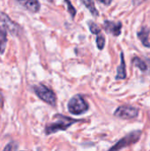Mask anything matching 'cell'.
I'll list each match as a JSON object with an SVG mask.
<instances>
[{"label": "cell", "mask_w": 150, "mask_h": 151, "mask_svg": "<svg viewBox=\"0 0 150 151\" xmlns=\"http://www.w3.org/2000/svg\"><path fill=\"white\" fill-rule=\"evenodd\" d=\"M81 120L80 119H74L66 116H64L62 114H56L53 117V121L50 122L45 127V134L47 135L55 134L59 131H65L68 129L71 126L74 125L75 123H78Z\"/></svg>", "instance_id": "obj_1"}, {"label": "cell", "mask_w": 150, "mask_h": 151, "mask_svg": "<svg viewBox=\"0 0 150 151\" xmlns=\"http://www.w3.org/2000/svg\"><path fill=\"white\" fill-rule=\"evenodd\" d=\"M68 111L72 115H81L88 111L89 105L84 99L82 95H75L72 96L67 104Z\"/></svg>", "instance_id": "obj_2"}, {"label": "cell", "mask_w": 150, "mask_h": 151, "mask_svg": "<svg viewBox=\"0 0 150 151\" xmlns=\"http://www.w3.org/2000/svg\"><path fill=\"white\" fill-rule=\"evenodd\" d=\"M33 89L35 95L41 100H42L43 102H45L46 104L51 106H56L57 97H56L55 93L50 88H49L43 84H38L36 86H34Z\"/></svg>", "instance_id": "obj_3"}, {"label": "cell", "mask_w": 150, "mask_h": 151, "mask_svg": "<svg viewBox=\"0 0 150 151\" xmlns=\"http://www.w3.org/2000/svg\"><path fill=\"white\" fill-rule=\"evenodd\" d=\"M142 132L141 130L138 131H133L132 133H130L129 134L126 135L123 139H121L120 141H118L113 147H111L110 150H119L122 149H125L128 146H131L133 144H135L136 142H139V140L141 139Z\"/></svg>", "instance_id": "obj_4"}, {"label": "cell", "mask_w": 150, "mask_h": 151, "mask_svg": "<svg viewBox=\"0 0 150 151\" xmlns=\"http://www.w3.org/2000/svg\"><path fill=\"white\" fill-rule=\"evenodd\" d=\"M139 109L131 105L119 106L115 111L114 116L121 119H132L138 116Z\"/></svg>", "instance_id": "obj_5"}, {"label": "cell", "mask_w": 150, "mask_h": 151, "mask_svg": "<svg viewBox=\"0 0 150 151\" xmlns=\"http://www.w3.org/2000/svg\"><path fill=\"white\" fill-rule=\"evenodd\" d=\"M0 20L3 23L2 25H4L6 27V29L11 35H19V34L21 31L20 27L17 23L13 22L5 13L0 12Z\"/></svg>", "instance_id": "obj_6"}, {"label": "cell", "mask_w": 150, "mask_h": 151, "mask_svg": "<svg viewBox=\"0 0 150 151\" xmlns=\"http://www.w3.org/2000/svg\"><path fill=\"white\" fill-rule=\"evenodd\" d=\"M103 27L107 33L111 34L114 36H119L121 34L122 23L119 21L115 22V21H111V20H104Z\"/></svg>", "instance_id": "obj_7"}, {"label": "cell", "mask_w": 150, "mask_h": 151, "mask_svg": "<svg viewBox=\"0 0 150 151\" xmlns=\"http://www.w3.org/2000/svg\"><path fill=\"white\" fill-rule=\"evenodd\" d=\"M20 5L32 12H38L41 4L38 0H16Z\"/></svg>", "instance_id": "obj_8"}, {"label": "cell", "mask_w": 150, "mask_h": 151, "mask_svg": "<svg viewBox=\"0 0 150 151\" xmlns=\"http://www.w3.org/2000/svg\"><path fill=\"white\" fill-rule=\"evenodd\" d=\"M150 29L147 27H141L137 34L138 37L140 38L141 42H142V44L147 47V48H150V42L149 41V37Z\"/></svg>", "instance_id": "obj_9"}, {"label": "cell", "mask_w": 150, "mask_h": 151, "mask_svg": "<svg viewBox=\"0 0 150 151\" xmlns=\"http://www.w3.org/2000/svg\"><path fill=\"white\" fill-rule=\"evenodd\" d=\"M120 65H118L117 69V75H116V80H125L126 78V62H125V58H124V53H120Z\"/></svg>", "instance_id": "obj_10"}, {"label": "cell", "mask_w": 150, "mask_h": 151, "mask_svg": "<svg viewBox=\"0 0 150 151\" xmlns=\"http://www.w3.org/2000/svg\"><path fill=\"white\" fill-rule=\"evenodd\" d=\"M7 29L4 25L0 26V54H3L5 50L7 42Z\"/></svg>", "instance_id": "obj_11"}, {"label": "cell", "mask_w": 150, "mask_h": 151, "mask_svg": "<svg viewBox=\"0 0 150 151\" xmlns=\"http://www.w3.org/2000/svg\"><path fill=\"white\" fill-rule=\"evenodd\" d=\"M80 2L88 9V11L90 12V13L95 16V17H97L99 15V12L95 5V3H94V0H80Z\"/></svg>", "instance_id": "obj_12"}, {"label": "cell", "mask_w": 150, "mask_h": 151, "mask_svg": "<svg viewBox=\"0 0 150 151\" xmlns=\"http://www.w3.org/2000/svg\"><path fill=\"white\" fill-rule=\"evenodd\" d=\"M132 63H133V65L134 66L138 67L142 72H146L148 70V65H147V63L144 60H142L141 58H140L139 57H134L132 59Z\"/></svg>", "instance_id": "obj_13"}, {"label": "cell", "mask_w": 150, "mask_h": 151, "mask_svg": "<svg viewBox=\"0 0 150 151\" xmlns=\"http://www.w3.org/2000/svg\"><path fill=\"white\" fill-rule=\"evenodd\" d=\"M88 27H89V30L90 32L93 34V35H99L101 34V28L93 21H88Z\"/></svg>", "instance_id": "obj_14"}, {"label": "cell", "mask_w": 150, "mask_h": 151, "mask_svg": "<svg viewBox=\"0 0 150 151\" xmlns=\"http://www.w3.org/2000/svg\"><path fill=\"white\" fill-rule=\"evenodd\" d=\"M96 45H97V48L99 50H103L104 48V45H105V38H104V35H102V34L97 35V37H96Z\"/></svg>", "instance_id": "obj_15"}, {"label": "cell", "mask_w": 150, "mask_h": 151, "mask_svg": "<svg viewBox=\"0 0 150 151\" xmlns=\"http://www.w3.org/2000/svg\"><path fill=\"white\" fill-rule=\"evenodd\" d=\"M65 4H66V5H67L68 12L70 13L71 17L73 19V18L75 17V15H76V12H77L76 9H75V8H74V6L72 4V3H71V1H70V0H65Z\"/></svg>", "instance_id": "obj_16"}, {"label": "cell", "mask_w": 150, "mask_h": 151, "mask_svg": "<svg viewBox=\"0 0 150 151\" xmlns=\"http://www.w3.org/2000/svg\"><path fill=\"white\" fill-rule=\"evenodd\" d=\"M4 150H18V145L15 144L14 142H10L4 147Z\"/></svg>", "instance_id": "obj_17"}, {"label": "cell", "mask_w": 150, "mask_h": 151, "mask_svg": "<svg viewBox=\"0 0 150 151\" xmlns=\"http://www.w3.org/2000/svg\"><path fill=\"white\" fill-rule=\"evenodd\" d=\"M98 1L101 2L102 4H103L104 5H110L113 0H98Z\"/></svg>", "instance_id": "obj_18"}, {"label": "cell", "mask_w": 150, "mask_h": 151, "mask_svg": "<svg viewBox=\"0 0 150 151\" xmlns=\"http://www.w3.org/2000/svg\"><path fill=\"white\" fill-rule=\"evenodd\" d=\"M3 105H4V98H3L2 95L0 94V108H2Z\"/></svg>", "instance_id": "obj_19"}, {"label": "cell", "mask_w": 150, "mask_h": 151, "mask_svg": "<svg viewBox=\"0 0 150 151\" xmlns=\"http://www.w3.org/2000/svg\"><path fill=\"white\" fill-rule=\"evenodd\" d=\"M48 1H49V2H51V3L53 2V0H48Z\"/></svg>", "instance_id": "obj_20"}]
</instances>
